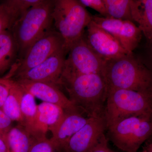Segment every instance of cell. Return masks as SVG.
I'll return each mask as SVG.
<instances>
[{
  "mask_svg": "<svg viewBox=\"0 0 152 152\" xmlns=\"http://www.w3.org/2000/svg\"><path fill=\"white\" fill-rule=\"evenodd\" d=\"M131 13L133 22L137 24L142 33L152 40V0H131Z\"/></svg>",
  "mask_w": 152,
  "mask_h": 152,
  "instance_id": "cell-15",
  "label": "cell"
},
{
  "mask_svg": "<svg viewBox=\"0 0 152 152\" xmlns=\"http://www.w3.org/2000/svg\"><path fill=\"white\" fill-rule=\"evenodd\" d=\"M107 129L104 116L90 118L86 124L70 139L63 152H88L97 145Z\"/></svg>",
  "mask_w": 152,
  "mask_h": 152,
  "instance_id": "cell-12",
  "label": "cell"
},
{
  "mask_svg": "<svg viewBox=\"0 0 152 152\" xmlns=\"http://www.w3.org/2000/svg\"><path fill=\"white\" fill-rule=\"evenodd\" d=\"M14 80L4 77L0 78V109H2L3 105L7 99Z\"/></svg>",
  "mask_w": 152,
  "mask_h": 152,
  "instance_id": "cell-26",
  "label": "cell"
},
{
  "mask_svg": "<svg viewBox=\"0 0 152 152\" xmlns=\"http://www.w3.org/2000/svg\"><path fill=\"white\" fill-rule=\"evenodd\" d=\"M152 111V95L132 90L108 88L104 115L107 128L130 117L151 118Z\"/></svg>",
  "mask_w": 152,
  "mask_h": 152,
  "instance_id": "cell-4",
  "label": "cell"
},
{
  "mask_svg": "<svg viewBox=\"0 0 152 152\" xmlns=\"http://www.w3.org/2000/svg\"><path fill=\"white\" fill-rule=\"evenodd\" d=\"M13 122L0 109V137L7 140L8 133L13 127Z\"/></svg>",
  "mask_w": 152,
  "mask_h": 152,
  "instance_id": "cell-25",
  "label": "cell"
},
{
  "mask_svg": "<svg viewBox=\"0 0 152 152\" xmlns=\"http://www.w3.org/2000/svg\"><path fill=\"white\" fill-rule=\"evenodd\" d=\"M67 54L63 49L37 66L14 76L13 80L46 82L59 87Z\"/></svg>",
  "mask_w": 152,
  "mask_h": 152,
  "instance_id": "cell-10",
  "label": "cell"
},
{
  "mask_svg": "<svg viewBox=\"0 0 152 152\" xmlns=\"http://www.w3.org/2000/svg\"><path fill=\"white\" fill-rule=\"evenodd\" d=\"M109 18L131 21V0H104Z\"/></svg>",
  "mask_w": 152,
  "mask_h": 152,
  "instance_id": "cell-21",
  "label": "cell"
},
{
  "mask_svg": "<svg viewBox=\"0 0 152 152\" xmlns=\"http://www.w3.org/2000/svg\"><path fill=\"white\" fill-rule=\"evenodd\" d=\"M142 152H152V138H150L143 145Z\"/></svg>",
  "mask_w": 152,
  "mask_h": 152,
  "instance_id": "cell-28",
  "label": "cell"
},
{
  "mask_svg": "<svg viewBox=\"0 0 152 152\" xmlns=\"http://www.w3.org/2000/svg\"><path fill=\"white\" fill-rule=\"evenodd\" d=\"M65 111L59 106L42 102L38 105V121L42 134L46 135L48 131L58 124Z\"/></svg>",
  "mask_w": 152,
  "mask_h": 152,
  "instance_id": "cell-18",
  "label": "cell"
},
{
  "mask_svg": "<svg viewBox=\"0 0 152 152\" xmlns=\"http://www.w3.org/2000/svg\"><path fill=\"white\" fill-rule=\"evenodd\" d=\"M151 121L152 124V111L151 113ZM150 138H152V136Z\"/></svg>",
  "mask_w": 152,
  "mask_h": 152,
  "instance_id": "cell-31",
  "label": "cell"
},
{
  "mask_svg": "<svg viewBox=\"0 0 152 152\" xmlns=\"http://www.w3.org/2000/svg\"><path fill=\"white\" fill-rule=\"evenodd\" d=\"M107 139L124 152H137L152 136L149 117L135 116L121 120L107 128Z\"/></svg>",
  "mask_w": 152,
  "mask_h": 152,
  "instance_id": "cell-6",
  "label": "cell"
},
{
  "mask_svg": "<svg viewBox=\"0 0 152 152\" xmlns=\"http://www.w3.org/2000/svg\"><path fill=\"white\" fill-rule=\"evenodd\" d=\"M84 35L90 47L106 61L129 54L116 39L92 20Z\"/></svg>",
  "mask_w": 152,
  "mask_h": 152,
  "instance_id": "cell-11",
  "label": "cell"
},
{
  "mask_svg": "<svg viewBox=\"0 0 152 152\" xmlns=\"http://www.w3.org/2000/svg\"><path fill=\"white\" fill-rule=\"evenodd\" d=\"M54 4L55 1L43 0L29 9L14 25L11 31L18 50L17 61L23 58L35 42L53 30Z\"/></svg>",
  "mask_w": 152,
  "mask_h": 152,
  "instance_id": "cell-3",
  "label": "cell"
},
{
  "mask_svg": "<svg viewBox=\"0 0 152 152\" xmlns=\"http://www.w3.org/2000/svg\"><path fill=\"white\" fill-rule=\"evenodd\" d=\"M18 50L11 30L0 34V75L10 69L16 63Z\"/></svg>",
  "mask_w": 152,
  "mask_h": 152,
  "instance_id": "cell-16",
  "label": "cell"
},
{
  "mask_svg": "<svg viewBox=\"0 0 152 152\" xmlns=\"http://www.w3.org/2000/svg\"><path fill=\"white\" fill-rule=\"evenodd\" d=\"M25 91L17 82L14 81L10 93L2 110L13 122L23 127L24 120L22 115L21 106L22 98Z\"/></svg>",
  "mask_w": 152,
  "mask_h": 152,
  "instance_id": "cell-19",
  "label": "cell"
},
{
  "mask_svg": "<svg viewBox=\"0 0 152 152\" xmlns=\"http://www.w3.org/2000/svg\"><path fill=\"white\" fill-rule=\"evenodd\" d=\"M88 152H116L110 148L108 145V139L105 135L101 139L100 141L91 150Z\"/></svg>",
  "mask_w": 152,
  "mask_h": 152,
  "instance_id": "cell-27",
  "label": "cell"
},
{
  "mask_svg": "<svg viewBox=\"0 0 152 152\" xmlns=\"http://www.w3.org/2000/svg\"><path fill=\"white\" fill-rule=\"evenodd\" d=\"M15 81L21 86L25 92L30 93L34 97L43 102L59 106L66 112L81 113L56 85L46 82L27 80Z\"/></svg>",
  "mask_w": 152,
  "mask_h": 152,
  "instance_id": "cell-13",
  "label": "cell"
},
{
  "mask_svg": "<svg viewBox=\"0 0 152 152\" xmlns=\"http://www.w3.org/2000/svg\"><path fill=\"white\" fill-rule=\"evenodd\" d=\"M53 18L68 53L71 45L84 35L85 29L92 20V15L77 0L55 1Z\"/></svg>",
  "mask_w": 152,
  "mask_h": 152,
  "instance_id": "cell-5",
  "label": "cell"
},
{
  "mask_svg": "<svg viewBox=\"0 0 152 152\" xmlns=\"http://www.w3.org/2000/svg\"><path fill=\"white\" fill-rule=\"evenodd\" d=\"M67 55L61 80L88 74L104 76L107 61L93 50L87 43L84 35L71 45Z\"/></svg>",
  "mask_w": 152,
  "mask_h": 152,
  "instance_id": "cell-7",
  "label": "cell"
},
{
  "mask_svg": "<svg viewBox=\"0 0 152 152\" xmlns=\"http://www.w3.org/2000/svg\"><path fill=\"white\" fill-rule=\"evenodd\" d=\"M149 42L150 44V47H151V52L152 55V40L151 41V42Z\"/></svg>",
  "mask_w": 152,
  "mask_h": 152,
  "instance_id": "cell-30",
  "label": "cell"
},
{
  "mask_svg": "<svg viewBox=\"0 0 152 152\" xmlns=\"http://www.w3.org/2000/svg\"><path fill=\"white\" fill-rule=\"evenodd\" d=\"M32 138V142L28 152H63L46 136Z\"/></svg>",
  "mask_w": 152,
  "mask_h": 152,
  "instance_id": "cell-23",
  "label": "cell"
},
{
  "mask_svg": "<svg viewBox=\"0 0 152 152\" xmlns=\"http://www.w3.org/2000/svg\"><path fill=\"white\" fill-rule=\"evenodd\" d=\"M21 109L23 118V127L30 135L32 137L46 136L42 134L40 131L38 121V105L32 95L25 92L22 98Z\"/></svg>",
  "mask_w": 152,
  "mask_h": 152,
  "instance_id": "cell-17",
  "label": "cell"
},
{
  "mask_svg": "<svg viewBox=\"0 0 152 152\" xmlns=\"http://www.w3.org/2000/svg\"><path fill=\"white\" fill-rule=\"evenodd\" d=\"M104 77L108 88L152 95V71L133 53L107 61Z\"/></svg>",
  "mask_w": 152,
  "mask_h": 152,
  "instance_id": "cell-2",
  "label": "cell"
},
{
  "mask_svg": "<svg viewBox=\"0 0 152 152\" xmlns=\"http://www.w3.org/2000/svg\"><path fill=\"white\" fill-rule=\"evenodd\" d=\"M18 20L15 11L7 1L0 5V34L7 30H11Z\"/></svg>",
  "mask_w": 152,
  "mask_h": 152,
  "instance_id": "cell-22",
  "label": "cell"
},
{
  "mask_svg": "<svg viewBox=\"0 0 152 152\" xmlns=\"http://www.w3.org/2000/svg\"><path fill=\"white\" fill-rule=\"evenodd\" d=\"M63 49H66L61 36L56 30H52L32 45L5 78L11 79L18 74L29 70Z\"/></svg>",
  "mask_w": 152,
  "mask_h": 152,
  "instance_id": "cell-8",
  "label": "cell"
},
{
  "mask_svg": "<svg viewBox=\"0 0 152 152\" xmlns=\"http://www.w3.org/2000/svg\"><path fill=\"white\" fill-rule=\"evenodd\" d=\"M92 20L115 38L128 53H133L141 39V31L131 21L96 15H92Z\"/></svg>",
  "mask_w": 152,
  "mask_h": 152,
  "instance_id": "cell-9",
  "label": "cell"
},
{
  "mask_svg": "<svg viewBox=\"0 0 152 152\" xmlns=\"http://www.w3.org/2000/svg\"><path fill=\"white\" fill-rule=\"evenodd\" d=\"M7 143V140L0 137V152H8Z\"/></svg>",
  "mask_w": 152,
  "mask_h": 152,
  "instance_id": "cell-29",
  "label": "cell"
},
{
  "mask_svg": "<svg viewBox=\"0 0 152 152\" xmlns=\"http://www.w3.org/2000/svg\"><path fill=\"white\" fill-rule=\"evenodd\" d=\"M32 139L23 127L20 125L13 127L7 137L8 152H28Z\"/></svg>",
  "mask_w": 152,
  "mask_h": 152,
  "instance_id": "cell-20",
  "label": "cell"
},
{
  "mask_svg": "<svg viewBox=\"0 0 152 152\" xmlns=\"http://www.w3.org/2000/svg\"><path fill=\"white\" fill-rule=\"evenodd\" d=\"M89 118L84 116L81 113L65 112L59 122L50 130L52 134L51 141L62 151L70 139L86 124Z\"/></svg>",
  "mask_w": 152,
  "mask_h": 152,
  "instance_id": "cell-14",
  "label": "cell"
},
{
  "mask_svg": "<svg viewBox=\"0 0 152 152\" xmlns=\"http://www.w3.org/2000/svg\"><path fill=\"white\" fill-rule=\"evenodd\" d=\"M85 7H88L99 12L101 16L108 18L104 0H79Z\"/></svg>",
  "mask_w": 152,
  "mask_h": 152,
  "instance_id": "cell-24",
  "label": "cell"
},
{
  "mask_svg": "<svg viewBox=\"0 0 152 152\" xmlns=\"http://www.w3.org/2000/svg\"><path fill=\"white\" fill-rule=\"evenodd\" d=\"M69 99L82 114L88 118L104 116L108 86L104 76L88 74L61 79Z\"/></svg>",
  "mask_w": 152,
  "mask_h": 152,
  "instance_id": "cell-1",
  "label": "cell"
}]
</instances>
